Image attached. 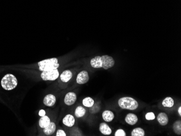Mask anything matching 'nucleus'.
I'll list each match as a JSON object with an SVG mask.
<instances>
[{
  "label": "nucleus",
  "instance_id": "obj_1",
  "mask_svg": "<svg viewBox=\"0 0 181 136\" xmlns=\"http://www.w3.org/2000/svg\"><path fill=\"white\" fill-rule=\"evenodd\" d=\"M90 63L91 66L94 68H103L107 70L113 67L115 61L111 56H97L90 60Z\"/></svg>",
  "mask_w": 181,
  "mask_h": 136
},
{
  "label": "nucleus",
  "instance_id": "obj_2",
  "mask_svg": "<svg viewBox=\"0 0 181 136\" xmlns=\"http://www.w3.org/2000/svg\"><path fill=\"white\" fill-rule=\"evenodd\" d=\"M118 103L119 107L123 110H135L139 106L138 101L130 97H124L120 98Z\"/></svg>",
  "mask_w": 181,
  "mask_h": 136
},
{
  "label": "nucleus",
  "instance_id": "obj_3",
  "mask_svg": "<svg viewBox=\"0 0 181 136\" xmlns=\"http://www.w3.org/2000/svg\"><path fill=\"white\" fill-rule=\"evenodd\" d=\"M39 70L41 72L58 69L60 66L58 60L56 58L43 60L38 63Z\"/></svg>",
  "mask_w": 181,
  "mask_h": 136
},
{
  "label": "nucleus",
  "instance_id": "obj_4",
  "mask_svg": "<svg viewBox=\"0 0 181 136\" xmlns=\"http://www.w3.org/2000/svg\"><path fill=\"white\" fill-rule=\"evenodd\" d=\"M18 85L16 78L11 74H7L4 75L1 80V86L5 90L11 91Z\"/></svg>",
  "mask_w": 181,
  "mask_h": 136
},
{
  "label": "nucleus",
  "instance_id": "obj_5",
  "mask_svg": "<svg viewBox=\"0 0 181 136\" xmlns=\"http://www.w3.org/2000/svg\"><path fill=\"white\" fill-rule=\"evenodd\" d=\"M59 77V72L58 69L48 71H43L41 74V78L43 80L54 81Z\"/></svg>",
  "mask_w": 181,
  "mask_h": 136
},
{
  "label": "nucleus",
  "instance_id": "obj_6",
  "mask_svg": "<svg viewBox=\"0 0 181 136\" xmlns=\"http://www.w3.org/2000/svg\"><path fill=\"white\" fill-rule=\"evenodd\" d=\"M89 79L90 78L88 72L86 70H83L78 74L76 81L77 84L83 85L87 83L89 81Z\"/></svg>",
  "mask_w": 181,
  "mask_h": 136
},
{
  "label": "nucleus",
  "instance_id": "obj_7",
  "mask_svg": "<svg viewBox=\"0 0 181 136\" xmlns=\"http://www.w3.org/2000/svg\"><path fill=\"white\" fill-rule=\"evenodd\" d=\"M77 99L76 94L73 92H70L66 94L64 98V103L67 106H71L75 104Z\"/></svg>",
  "mask_w": 181,
  "mask_h": 136
},
{
  "label": "nucleus",
  "instance_id": "obj_8",
  "mask_svg": "<svg viewBox=\"0 0 181 136\" xmlns=\"http://www.w3.org/2000/svg\"><path fill=\"white\" fill-rule=\"evenodd\" d=\"M56 96H54L53 94H49L45 97L43 100V103L44 105H45L46 106L51 107L56 104Z\"/></svg>",
  "mask_w": 181,
  "mask_h": 136
},
{
  "label": "nucleus",
  "instance_id": "obj_9",
  "mask_svg": "<svg viewBox=\"0 0 181 136\" xmlns=\"http://www.w3.org/2000/svg\"><path fill=\"white\" fill-rule=\"evenodd\" d=\"M125 121L129 125H134L138 122V118L135 114L133 113H130L126 115Z\"/></svg>",
  "mask_w": 181,
  "mask_h": 136
},
{
  "label": "nucleus",
  "instance_id": "obj_10",
  "mask_svg": "<svg viewBox=\"0 0 181 136\" xmlns=\"http://www.w3.org/2000/svg\"><path fill=\"white\" fill-rule=\"evenodd\" d=\"M157 121L160 125L166 126L168 124L169 119L167 113L165 112H160L157 116Z\"/></svg>",
  "mask_w": 181,
  "mask_h": 136
},
{
  "label": "nucleus",
  "instance_id": "obj_11",
  "mask_svg": "<svg viewBox=\"0 0 181 136\" xmlns=\"http://www.w3.org/2000/svg\"><path fill=\"white\" fill-rule=\"evenodd\" d=\"M75 122L76 120L75 118H74L73 115H67L63 118V123L65 126H66L67 127H71L75 124Z\"/></svg>",
  "mask_w": 181,
  "mask_h": 136
},
{
  "label": "nucleus",
  "instance_id": "obj_12",
  "mask_svg": "<svg viewBox=\"0 0 181 136\" xmlns=\"http://www.w3.org/2000/svg\"><path fill=\"white\" fill-rule=\"evenodd\" d=\"M99 129L100 132L104 135L108 136L112 133V130L110 127L105 122H101L99 125Z\"/></svg>",
  "mask_w": 181,
  "mask_h": 136
},
{
  "label": "nucleus",
  "instance_id": "obj_13",
  "mask_svg": "<svg viewBox=\"0 0 181 136\" xmlns=\"http://www.w3.org/2000/svg\"><path fill=\"white\" fill-rule=\"evenodd\" d=\"M73 77V73L70 70H65L60 74V78L63 83H67Z\"/></svg>",
  "mask_w": 181,
  "mask_h": 136
},
{
  "label": "nucleus",
  "instance_id": "obj_14",
  "mask_svg": "<svg viewBox=\"0 0 181 136\" xmlns=\"http://www.w3.org/2000/svg\"><path fill=\"white\" fill-rule=\"evenodd\" d=\"M102 117L106 122H111L115 118V115L113 112L110 110H105L102 113Z\"/></svg>",
  "mask_w": 181,
  "mask_h": 136
},
{
  "label": "nucleus",
  "instance_id": "obj_15",
  "mask_svg": "<svg viewBox=\"0 0 181 136\" xmlns=\"http://www.w3.org/2000/svg\"><path fill=\"white\" fill-rule=\"evenodd\" d=\"M56 130V124L54 122H51L48 125L43 129V133L46 135H52L55 132Z\"/></svg>",
  "mask_w": 181,
  "mask_h": 136
},
{
  "label": "nucleus",
  "instance_id": "obj_16",
  "mask_svg": "<svg viewBox=\"0 0 181 136\" xmlns=\"http://www.w3.org/2000/svg\"><path fill=\"white\" fill-rule=\"evenodd\" d=\"M50 122H51L50 118H49V117L45 115L41 117V118L40 119L38 122V125L41 128L44 129L48 125Z\"/></svg>",
  "mask_w": 181,
  "mask_h": 136
},
{
  "label": "nucleus",
  "instance_id": "obj_17",
  "mask_svg": "<svg viewBox=\"0 0 181 136\" xmlns=\"http://www.w3.org/2000/svg\"><path fill=\"white\" fill-rule=\"evenodd\" d=\"M86 112V110L85 108L81 106H79L76 109L75 112H74V114L76 117L80 118L81 117H83L84 115H85Z\"/></svg>",
  "mask_w": 181,
  "mask_h": 136
},
{
  "label": "nucleus",
  "instance_id": "obj_18",
  "mask_svg": "<svg viewBox=\"0 0 181 136\" xmlns=\"http://www.w3.org/2000/svg\"><path fill=\"white\" fill-rule=\"evenodd\" d=\"M175 101L174 99L170 97H166L162 101V105L165 108H170L173 107Z\"/></svg>",
  "mask_w": 181,
  "mask_h": 136
},
{
  "label": "nucleus",
  "instance_id": "obj_19",
  "mask_svg": "<svg viewBox=\"0 0 181 136\" xmlns=\"http://www.w3.org/2000/svg\"><path fill=\"white\" fill-rule=\"evenodd\" d=\"M83 105L86 108H92L94 104V100L90 97H86L83 100Z\"/></svg>",
  "mask_w": 181,
  "mask_h": 136
},
{
  "label": "nucleus",
  "instance_id": "obj_20",
  "mask_svg": "<svg viewBox=\"0 0 181 136\" xmlns=\"http://www.w3.org/2000/svg\"><path fill=\"white\" fill-rule=\"evenodd\" d=\"M173 130L174 132L178 135H181V120H176L173 124Z\"/></svg>",
  "mask_w": 181,
  "mask_h": 136
},
{
  "label": "nucleus",
  "instance_id": "obj_21",
  "mask_svg": "<svg viewBox=\"0 0 181 136\" xmlns=\"http://www.w3.org/2000/svg\"><path fill=\"white\" fill-rule=\"evenodd\" d=\"M131 136H144L145 131L141 127H137L133 130L131 133Z\"/></svg>",
  "mask_w": 181,
  "mask_h": 136
},
{
  "label": "nucleus",
  "instance_id": "obj_22",
  "mask_svg": "<svg viewBox=\"0 0 181 136\" xmlns=\"http://www.w3.org/2000/svg\"><path fill=\"white\" fill-rule=\"evenodd\" d=\"M156 118V116L153 112H148L145 115V119L147 120H153Z\"/></svg>",
  "mask_w": 181,
  "mask_h": 136
},
{
  "label": "nucleus",
  "instance_id": "obj_23",
  "mask_svg": "<svg viewBox=\"0 0 181 136\" xmlns=\"http://www.w3.org/2000/svg\"><path fill=\"white\" fill-rule=\"evenodd\" d=\"M126 133L124 130L120 129H118L115 133V136H126Z\"/></svg>",
  "mask_w": 181,
  "mask_h": 136
},
{
  "label": "nucleus",
  "instance_id": "obj_24",
  "mask_svg": "<svg viewBox=\"0 0 181 136\" xmlns=\"http://www.w3.org/2000/svg\"><path fill=\"white\" fill-rule=\"evenodd\" d=\"M56 136H66V133L63 130H58L56 133Z\"/></svg>",
  "mask_w": 181,
  "mask_h": 136
},
{
  "label": "nucleus",
  "instance_id": "obj_25",
  "mask_svg": "<svg viewBox=\"0 0 181 136\" xmlns=\"http://www.w3.org/2000/svg\"><path fill=\"white\" fill-rule=\"evenodd\" d=\"M38 115L41 117L46 115V112L44 110H41L38 112Z\"/></svg>",
  "mask_w": 181,
  "mask_h": 136
},
{
  "label": "nucleus",
  "instance_id": "obj_26",
  "mask_svg": "<svg viewBox=\"0 0 181 136\" xmlns=\"http://www.w3.org/2000/svg\"><path fill=\"white\" fill-rule=\"evenodd\" d=\"M178 113H179V115H181V106H180L178 109Z\"/></svg>",
  "mask_w": 181,
  "mask_h": 136
}]
</instances>
